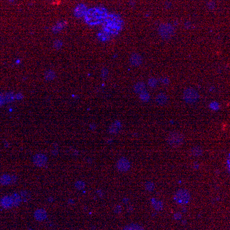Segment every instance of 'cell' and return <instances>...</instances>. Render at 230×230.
<instances>
[{"mask_svg":"<svg viewBox=\"0 0 230 230\" xmlns=\"http://www.w3.org/2000/svg\"><path fill=\"white\" fill-rule=\"evenodd\" d=\"M5 99H6V100L8 102H12L13 100V99H14V96L12 94H8L7 95L6 97H5Z\"/></svg>","mask_w":230,"mask_h":230,"instance_id":"22","label":"cell"},{"mask_svg":"<svg viewBox=\"0 0 230 230\" xmlns=\"http://www.w3.org/2000/svg\"><path fill=\"white\" fill-rule=\"evenodd\" d=\"M54 48L57 49H59L61 48V46H62V42H61V41L60 40H56L55 42H54Z\"/></svg>","mask_w":230,"mask_h":230,"instance_id":"20","label":"cell"},{"mask_svg":"<svg viewBox=\"0 0 230 230\" xmlns=\"http://www.w3.org/2000/svg\"><path fill=\"white\" fill-rule=\"evenodd\" d=\"M183 100L186 103L192 104L196 103L199 99V94L193 88H187L183 92Z\"/></svg>","mask_w":230,"mask_h":230,"instance_id":"5","label":"cell"},{"mask_svg":"<svg viewBox=\"0 0 230 230\" xmlns=\"http://www.w3.org/2000/svg\"><path fill=\"white\" fill-rule=\"evenodd\" d=\"M106 17V12L100 8L91 9L86 14L85 19L90 25H95L101 23Z\"/></svg>","mask_w":230,"mask_h":230,"instance_id":"1","label":"cell"},{"mask_svg":"<svg viewBox=\"0 0 230 230\" xmlns=\"http://www.w3.org/2000/svg\"><path fill=\"white\" fill-rule=\"evenodd\" d=\"M33 162L38 166H43L47 162V158L42 154L36 155L33 158Z\"/></svg>","mask_w":230,"mask_h":230,"instance_id":"8","label":"cell"},{"mask_svg":"<svg viewBox=\"0 0 230 230\" xmlns=\"http://www.w3.org/2000/svg\"><path fill=\"white\" fill-rule=\"evenodd\" d=\"M202 149L201 148L196 146L193 147L190 151V154L194 157H198L202 154Z\"/></svg>","mask_w":230,"mask_h":230,"instance_id":"14","label":"cell"},{"mask_svg":"<svg viewBox=\"0 0 230 230\" xmlns=\"http://www.w3.org/2000/svg\"><path fill=\"white\" fill-rule=\"evenodd\" d=\"M167 96L164 94H162L157 95L156 97V99H155L156 102L159 105L165 104L167 102Z\"/></svg>","mask_w":230,"mask_h":230,"instance_id":"12","label":"cell"},{"mask_svg":"<svg viewBox=\"0 0 230 230\" xmlns=\"http://www.w3.org/2000/svg\"><path fill=\"white\" fill-rule=\"evenodd\" d=\"M174 200L180 205H185L191 201V195L186 189H180L174 195Z\"/></svg>","mask_w":230,"mask_h":230,"instance_id":"4","label":"cell"},{"mask_svg":"<svg viewBox=\"0 0 230 230\" xmlns=\"http://www.w3.org/2000/svg\"><path fill=\"white\" fill-rule=\"evenodd\" d=\"M120 127H121V125L120 123L116 122L110 127L109 132L111 133V134H116V132H118L120 130Z\"/></svg>","mask_w":230,"mask_h":230,"instance_id":"17","label":"cell"},{"mask_svg":"<svg viewBox=\"0 0 230 230\" xmlns=\"http://www.w3.org/2000/svg\"><path fill=\"white\" fill-rule=\"evenodd\" d=\"M63 28V24L60 23V24H57V25L55 26L53 28V31L54 32H58Z\"/></svg>","mask_w":230,"mask_h":230,"instance_id":"21","label":"cell"},{"mask_svg":"<svg viewBox=\"0 0 230 230\" xmlns=\"http://www.w3.org/2000/svg\"><path fill=\"white\" fill-rule=\"evenodd\" d=\"M174 28L170 24H164L161 25L158 28V33L161 37L164 39L171 38L174 35Z\"/></svg>","mask_w":230,"mask_h":230,"instance_id":"6","label":"cell"},{"mask_svg":"<svg viewBox=\"0 0 230 230\" xmlns=\"http://www.w3.org/2000/svg\"><path fill=\"white\" fill-rule=\"evenodd\" d=\"M143 62L142 57L138 54H133L130 58V63L134 66H140Z\"/></svg>","mask_w":230,"mask_h":230,"instance_id":"9","label":"cell"},{"mask_svg":"<svg viewBox=\"0 0 230 230\" xmlns=\"http://www.w3.org/2000/svg\"><path fill=\"white\" fill-rule=\"evenodd\" d=\"M55 72L53 70H48L45 73V79L47 81H51L55 78Z\"/></svg>","mask_w":230,"mask_h":230,"instance_id":"19","label":"cell"},{"mask_svg":"<svg viewBox=\"0 0 230 230\" xmlns=\"http://www.w3.org/2000/svg\"><path fill=\"white\" fill-rule=\"evenodd\" d=\"M15 176H10L8 175H3L0 177V183L2 185H8L10 183H13L16 180H14Z\"/></svg>","mask_w":230,"mask_h":230,"instance_id":"10","label":"cell"},{"mask_svg":"<svg viewBox=\"0 0 230 230\" xmlns=\"http://www.w3.org/2000/svg\"><path fill=\"white\" fill-rule=\"evenodd\" d=\"M121 28L120 20L116 18L111 17L107 19L104 24V29L107 33L115 34L119 32Z\"/></svg>","mask_w":230,"mask_h":230,"instance_id":"2","label":"cell"},{"mask_svg":"<svg viewBox=\"0 0 230 230\" xmlns=\"http://www.w3.org/2000/svg\"><path fill=\"white\" fill-rule=\"evenodd\" d=\"M12 199V201L13 202V205L17 206L18 204L21 201V198H20V195L18 194H14L10 196Z\"/></svg>","mask_w":230,"mask_h":230,"instance_id":"15","label":"cell"},{"mask_svg":"<svg viewBox=\"0 0 230 230\" xmlns=\"http://www.w3.org/2000/svg\"><path fill=\"white\" fill-rule=\"evenodd\" d=\"M124 230H144V229L140 224L132 223L127 225Z\"/></svg>","mask_w":230,"mask_h":230,"instance_id":"13","label":"cell"},{"mask_svg":"<svg viewBox=\"0 0 230 230\" xmlns=\"http://www.w3.org/2000/svg\"><path fill=\"white\" fill-rule=\"evenodd\" d=\"M85 12H86V7L83 6V5H80V6H78L75 9V15H77V16L81 17L85 14Z\"/></svg>","mask_w":230,"mask_h":230,"instance_id":"18","label":"cell"},{"mask_svg":"<svg viewBox=\"0 0 230 230\" xmlns=\"http://www.w3.org/2000/svg\"><path fill=\"white\" fill-rule=\"evenodd\" d=\"M2 206L5 208H11L13 206V202L10 196H5L1 200Z\"/></svg>","mask_w":230,"mask_h":230,"instance_id":"11","label":"cell"},{"mask_svg":"<svg viewBox=\"0 0 230 230\" xmlns=\"http://www.w3.org/2000/svg\"><path fill=\"white\" fill-rule=\"evenodd\" d=\"M166 141L172 147L180 146L184 142V136L179 132H172L166 137Z\"/></svg>","mask_w":230,"mask_h":230,"instance_id":"3","label":"cell"},{"mask_svg":"<svg viewBox=\"0 0 230 230\" xmlns=\"http://www.w3.org/2000/svg\"><path fill=\"white\" fill-rule=\"evenodd\" d=\"M118 170L121 172H126L129 170L130 164L129 161L125 157H121L118 161L116 164Z\"/></svg>","mask_w":230,"mask_h":230,"instance_id":"7","label":"cell"},{"mask_svg":"<svg viewBox=\"0 0 230 230\" xmlns=\"http://www.w3.org/2000/svg\"><path fill=\"white\" fill-rule=\"evenodd\" d=\"M145 85L143 83H138L134 87V90L137 94H143L145 91Z\"/></svg>","mask_w":230,"mask_h":230,"instance_id":"16","label":"cell"}]
</instances>
